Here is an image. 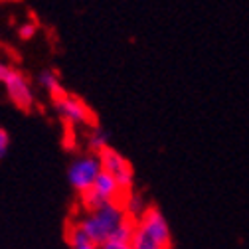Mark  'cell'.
I'll use <instances>...</instances> for the list:
<instances>
[{
    "label": "cell",
    "mask_w": 249,
    "mask_h": 249,
    "mask_svg": "<svg viewBox=\"0 0 249 249\" xmlns=\"http://www.w3.org/2000/svg\"><path fill=\"white\" fill-rule=\"evenodd\" d=\"M137 220L117 204H103L93 210H81V213L68 224L66 237L70 245L91 243L101 247L109 241L131 243L135 235Z\"/></svg>",
    "instance_id": "6da1fadb"
},
{
    "label": "cell",
    "mask_w": 249,
    "mask_h": 249,
    "mask_svg": "<svg viewBox=\"0 0 249 249\" xmlns=\"http://www.w3.org/2000/svg\"><path fill=\"white\" fill-rule=\"evenodd\" d=\"M131 245L152 247V249H172L168 220L157 206H146L144 212L137 217V228H135Z\"/></svg>",
    "instance_id": "7a4b0ae2"
},
{
    "label": "cell",
    "mask_w": 249,
    "mask_h": 249,
    "mask_svg": "<svg viewBox=\"0 0 249 249\" xmlns=\"http://www.w3.org/2000/svg\"><path fill=\"white\" fill-rule=\"evenodd\" d=\"M99 174H101V160H99V154H93V152L77 157L68 168V180L71 184V188L79 194L87 192L95 184Z\"/></svg>",
    "instance_id": "3957f363"
},
{
    "label": "cell",
    "mask_w": 249,
    "mask_h": 249,
    "mask_svg": "<svg viewBox=\"0 0 249 249\" xmlns=\"http://www.w3.org/2000/svg\"><path fill=\"white\" fill-rule=\"evenodd\" d=\"M99 160H101V170L115 178L123 192H133V180H135L133 166L119 150L107 146L105 150L99 152Z\"/></svg>",
    "instance_id": "277c9868"
},
{
    "label": "cell",
    "mask_w": 249,
    "mask_h": 249,
    "mask_svg": "<svg viewBox=\"0 0 249 249\" xmlns=\"http://www.w3.org/2000/svg\"><path fill=\"white\" fill-rule=\"evenodd\" d=\"M4 87H6V93L12 101L14 107H18L20 111H30L34 105V93H32V85H30L28 77L18 71V70H12L8 71L6 79H4Z\"/></svg>",
    "instance_id": "5b68a950"
},
{
    "label": "cell",
    "mask_w": 249,
    "mask_h": 249,
    "mask_svg": "<svg viewBox=\"0 0 249 249\" xmlns=\"http://www.w3.org/2000/svg\"><path fill=\"white\" fill-rule=\"evenodd\" d=\"M53 107L59 113V117L68 121L70 124H93L95 127V117H93V111L79 99L73 95H66L53 99Z\"/></svg>",
    "instance_id": "8992f818"
},
{
    "label": "cell",
    "mask_w": 249,
    "mask_h": 249,
    "mask_svg": "<svg viewBox=\"0 0 249 249\" xmlns=\"http://www.w3.org/2000/svg\"><path fill=\"white\" fill-rule=\"evenodd\" d=\"M38 83H40V87H44V89L50 93L52 101L66 95V89H64V85H61L57 73L52 71V70H42V71L38 73Z\"/></svg>",
    "instance_id": "52a82bcc"
},
{
    "label": "cell",
    "mask_w": 249,
    "mask_h": 249,
    "mask_svg": "<svg viewBox=\"0 0 249 249\" xmlns=\"http://www.w3.org/2000/svg\"><path fill=\"white\" fill-rule=\"evenodd\" d=\"M87 144H89L93 154H99L101 150H105L109 146V133L105 129H101L99 124H95V127L91 129V133H89Z\"/></svg>",
    "instance_id": "ba28073f"
},
{
    "label": "cell",
    "mask_w": 249,
    "mask_h": 249,
    "mask_svg": "<svg viewBox=\"0 0 249 249\" xmlns=\"http://www.w3.org/2000/svg\"><path fill=\"white\" fill-rule=\"evenodd\" d=\"M36 32H38V24L30 20V22H24V24L18 28V38L24 40V42H28V40H32V38L36 36Z\"/></svg>",
    "instance_id": "9c48e42d"
},
{
    "label": "cell",
    "mask_w": 249,
    "mask_h": 249,
    "mask_svg": "<svg viewBox=\"0 0 249 249\" xmlns=\"http://www.w3.org/2000/svg\"><path fill=\"white\" fill-rule=\"evenodd\" d=\"M8 150H10V135L4 127H0V162L6 159Z\"/></svg>",
    "instance_id": "30bf717a"
},
{
    "label": "cell",
    "mask_w": 249,
    "mask_h": 249,
    "mask_svg": "<svg viewBox=\"0 0 249 249\" xmlns=\"http://www.w3.org/2000/svg\"><path fill=\"white\" fill-rule=\"evenodd\" d=\"M99 249H133L131 243H121V241H109V243H103Z\"/></svg>",
    "instance_id": "8fae6325"
},
{
    "label": "cell",
    "mask_w": 249,
    "mask_h": 249,
    "mask_svg": "<svg viewBox=\"0 0 249 249\" xmlns=\"http://www.w3.org/2000/svg\"><path fill=\"white\" fill-rule=\"evenodd\" d=\"M8 71H10V68H8L6 64H4L2 59H0V83H4V79H6Z\"/></svg>",
    "instance_id": "7c38bea8"
},
{
    "label": "cell",
    "mask_w": 249,
    "mask_h": 249,
    "mask_svg": "<svg viewBox=\"0 0 249 249\" xmlns=\"http://www.w3.org/2000/svg\"><path fill=\"white\" fill-rule=\"evenodd\" d=\"M71 249H99V247L91 243H79V245H71Z\"/></svg>",
    "instance_id": "4fadbf2b"
}]
</instances>
